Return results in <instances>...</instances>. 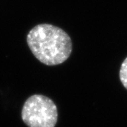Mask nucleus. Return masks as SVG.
I'll list each match as a JSON object with an SVG mask.
<instances>
[{
    "label": "nucleus",
    "instance_id": "obj_1",
    "mask_svg": "<svg viewBox=\"0 0 127 127\" xmlns=\"http://www.w3.org/2000/svg\"><path fill=\"white\" fill-rule=\"evenodd\" d=\"M27 44L42 64L55 66L64 63L72 52V41L62 28L51 24L37 25L28 33Z\"/></svg>",
    "mask_w": 127,
    "mask_h": 127
},
{
    "label": "nucleus",
    "instance_id": "obj_3",
    "mask_svg": "<svg viewBox=\"0 0 127 127\" xmlns=\"http://www.w3.org/2000/svg\"><path fill=\"white\" fill-rule=\"evenodd\" d=\"M119 79L124 87L127 90V57L124 60L119 71Z\"/></svg>",
    "mask_w": 127,
    "mask_h": 127
},
{
    "label": "nucleus",
    "instance_id": "obj_2",
    "mask_svg": "<svg viewBox=\"0 0 127 127\" xmlns=\"http://www.w3.org/2000/svg\"><path fill=\"white\" fill-rule=\"evenodd\" d=\"M21 117L28 127H55L58 112L56 104L49 97L34 95L26 101Z\"/></svg>",
    "mask_w": 127,
    "mask_h": 127
}]
</instances>
